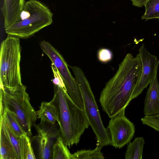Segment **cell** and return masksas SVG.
<instances>
[{
  "label": "cell",
  "instance_id": "6da1fadb",
  "mask_svg": "<svg viewBox=\"0 0 159 159\" xmlns=\"http://www.w3.org/2000/svg\"><path fill=\"white\" fill-rule=\"evenodd\" d=\"M141 62L139 54L127 53L119 64L116 74L106 84L101 93L99 102L109 117L126 108L139 80Z\"/></svg>",
  "mask_w": 159,
  "mask_h": 159
},
{
  "label": "cell",
  "instance_id": "7a4b0ae2",
  "mask_svg": "<svg viewBox=\"0 0 159 159\" xmlns=\"http://www.w3.org/2000/svg\"><path fill=\"white\" fill-rule=\"evenodd\" d=\"M51 101L57 109V122L64 144L69 147L77 144L81 135L90 126L84 110L72 100L60 85H55L54 95Z\"/></svg>",
  "mask_w": 159,
  "mask_h": 159
},
{
  "label": "cell",
  "instance_id": "3957f363",
  "mask_svg": "<svg viewBox=\"0 0 159 159\" xmlns=\"http://www.w3.org/2000/svg\"><path fill=\"white\" fill-rule=\"evenodd\" d=\"M53 13L45 4L37 0H29L16 20L5 28L9 35L26 38L53 22Z\"/></svg>",
  "mask_w": 159,
  "mask_h": 159
},
{
  "label": "cell",
  "instance_id": "277c9868",
  "mask_svg": "<svg viewBox=\"0 0 159 159\" xmlns=\"http://www.w3.org/2000/svg\"><path fill=\"white\" fill-rule=\"evenodd\" d=\"M73 72L80 91L84 110L89 125L95 134L98 145L101 148L111 144V137L107 128L103 125L94 96L88 79L79 67L69 66Z\"/></svg>",
  "mask_w": 159,
  "mask_h": 159
},
{
  "label": "cell",
  "instance_id": "5b68a950",
  "mask_svg": "<svg viewBox=\"0 0 159 159\" xmlns=\"http://www.w3.org/2000/svg\"><path fill=\"white\" fill-rule=\"evenodd\" d=\"M23 84L13 89L0 88V112L7 109L16 116L27 135H32L31 128L37 116Z\"/></svg>",
  "mask_w": 159,
  "mask_h": 159
},
{
  "label": "cell",
  "instance_id": "8992f818",
  "mask_svg": "<svg viewBox=\"0 0 159 159\" xmlns=\"http://www.w3.org/2000/svg\"><path fill=\"white\" fill-rule=\"evenodd\" d=\"M19 38L8 35L1 43L0 50L1 88L13 89L23 84L20 72L21 47Z\"/></svg>",
  "mask_w": 159,
  "mask_h": 159
},
{
  "label": "cell",
  "instance_id": "52a82bcc",
  "mask_svg": "<svg viewBox=\"0 0 159 159\" xmlns=\"http://www.w3.org/2000/svg\"><path fill=\"white\" fill-rule=\"evenodd\" d=\"M40 45L41 49L50 59L58 72L68 95L79 107L84 109L80 91L75 78L71 74L62 55L47 41H43L40 42Z\"/></svg>",
  "mask_w": 159,
  "mask_h": 159
},
{
  "label": "cell",
  "instance_id": "ba28073f",
  "mask_svg": "<svg viewBox=\"0 0 159 159\" xmlns=\"http://www.w3.org/2000/svg\"><path fill=\"white\" fill-rule=\"evenodd\" d=\"M125 108L111 118L107 126L110 135L111 145L121 148L129 143L135 133V126L125 115Z\"/></svg>",
  "mask_w": 159,
  "mask_h": 159
},
{
  "label": "cell",
  "instance_id": "9c48e42d",
  "mask_svg": "<svg viewBox=\"0 0 159 159\" xmlns=\"http://www.w3.org/2000/svg\"><path fill=\"white\" fill-rule=\"evenodd\" d=\"M34 125L38 134L33 139L37 144L39 158L52 159L53 145L61 136L60 128L55 124L42 121Z\"/></svg>",
  "mask_w": 159,
  "mask_h": 159
},
{
  "label": "cell",
  "instance_id": "30bf717a",
  "mask_svg": "<svg viewBox=\"0 0 159 159\" xmlns=\"http://www.w3.org/2000/svg\"><path fill=\"white\" fill-rule=\"evenodd\" d=\"M142 65L141 75L132 94L131 100L136 98L150 84L151 80L157 73L159 60L154 55L147 50L144 43L139 50Z\"/></svg>",
  "mask_w": 159,
  "mask_h": 159
},
{
  "label": "cell",
  "instance_id": "8fae6325",
  "mask_svg": "<svg viewBox=\"0 0 159 159\" xmlns=\"http://www.w3.org/2000/svg\"><path fill=\"white\" fill-rule=\"evenodd\" d=\"M0 130L3 132L13 146L18 159H25V151L28 139L27 135L17 136L11 129L2 115H0Z\"/></svg>",
  "mask_w": 159,
  "mask_h": 159
},
{
  "label": "cell",
  "instance_id": "7c38bea8",
  "mask_svg": "<svg viewBox=\"0 0 159 159\" xmlns=\"http://www.w3.org/2000/svg\"><path fill=\"white\" fill-rule=\"evenodd\" d=\"M143 113L147 116L159 114V84L157 73L149 84L144 101Z\"/></svg>",
  "mask_w": 159,
  "mask_h": 159
},
{
  "label": "cell",
  "instance_id": "4fadbf2b",
  "mask_svg": "<svg viewBox=\"0 0 159 159\" xmlns=\"http://www.w3.org/2000/svg\"><path fill=\"white\" fill-rule=\"evenodd\" d=\"M25 0H3L2 8L4 29L13 23L22 10Z\"/></svg>",
  "mask_w": 159,
  "mask_h": 159
},
{
  "label": "cell",
  "instance_id": "5bb4252c",
  "mask_svg": "<svg viewBox=\"0 0 159 159\" xmlns=\"http://www.w3.org/2000/svg\"><path fill=\"white\" fill-rule=\"evenodd\" d=\"M36 113L37 118L40 119L41 121L52 124H55L57 121V109L51 101L49 102L43 101Z\"/></svg>",
  "mask_w": 159,
  "mask_h": 159
},
{
  "label": "cell",
  "instance_id": "9a60e30c",
  "mask_svg": "<svg viewBox=\"0 0 159 159\" xmlns=\"http://www.w3.org/2000/svg\"><path fill=\"white\" fill-rule=\"evenodd\" d=\"M145 141L142 137H138L128 145L125 154V159H142Z\"/></svg>",
  "mask_w": 159,
  "mask_h": 159
},
{
  "label": "cell",
  "instance_id": "2e32d148",
  "mask_svg": "<svg viewBox=\"0 0 159 159\" xmlns=\"http://www.w3.org/2000/svg\"><path fill=\"white\" fill-rule=\"evenodd\" d=\"M0 159H18L15 151L2 130L0 134Z\"/></svg>",
  "mask_w": 159,
  "mask_h": 159
},
{
  "label": "cell",
  "instance_id": "e0dca14e",
  "mask_svg": "<svg viewBox=\"0 0 159 159\" xmlns=\"http://www.w3.org/2000/svg\"><path fill=\"white\" fill-rule=\"evenodd\" d=\"M0 115L3 116L11 129L17 136L21 137L27 135L17 118L13 112L5 109L0 112Z\"/></svg>",
  "mask_w": 159,
  "mask_h": 159
},
{
  "label": "cell",
  "instance_id": "ac0fdd59",
  "mask_svg": "<svg viewBox=\"0 0 159 159\" xmlns=\"http://www.w3.org/2000/svg\"><path fill=\"white\" fill-rule=\"evenodd\" d=\"M102 148L97 145L93 150H82L73 154L70 159H103V154L101 151Z\"/></svg>",
  "mask_w": 159,
  "mask_h": 159
},
{
  "label": "cell",
  "instance_id": "d6986e66",
  "mask_svg": "<svg viewBox=\"0 0 159 159\" xmlns=\"http://www.w3.org/2000/svg\"><path fill=\"white\" fill-rule=\"evenodd\" d=\"M71 155L60 136L53 145L52 159H70Z\"/></svg>",
  "mask_w": 159,
  "mask_h": 159
},
{
  "label": "cell",
  "instance_id": "ffe728a7",
  "mask_svg": "<svg viewBox=\"0 0 159 159\" xmlns=\"http://www.w3.org/2000/svg\"><path fill=\"white\" fill-rule=\"evenodd\" d=\"M144 6L145 11L141 19L147 21L154 18L159 19V0H149Z\"/></svg>",
  "mask_w": 159,
  "mask_h": 159
},
{
  "label": "cell",
  "instance_id": "44dd1931",
  "mask_svg": "<svg viewBox=\"0 0 159 159\" xmlns=\"http://www.w3.org/2000/svg\"><path fill=\"white\" fill-rule=\"evenodd\" d=\"M142 123L159 132V114L152 116H145L141 119Z\"/></svg>",
  "mask_w": 159,
  "mask_h": 159
},
{
  "label": "cell",
  "instance_id": "7402d4cb",
  "mask_svg": "<svg viewBox=\"0 0 159 159\" xmlns=\"http://www.w3.org/2000/svg\"><path fill=\"white\" fill-rule=\"evenodd\" d=\"M98 57L99 61L101 62L106 63L112 60L113 54L109 49L102 48L100 49L98 52Z\"/></svg>",
  "mask_w": 159,
  "mask_h": 159
},
{
  "label": "cell",
  "instance_id": "603a6c76",
  "mask_svg": "<svg viewBox=\"0 0 159 159\" xmlns=\"http://www.w3.org/2000/svg\"><path fill=\"white\" fill-rule=\"evenodd\" d=\"M36 158L31 146L30 139L29 138L26 149L25 159H34Z\"/></svg>",
  "mask_w": 159,
  "mask_h": 159
},
{
  "label": "cell",
  "instance_id": "cb8c5ba5",
  "mask_svg": "<svg viewBox=\"0 0 159 159\" xmlns=\"http://www.w3.org/2000/svg\"><path fill=\"white\" fill-rule=\"evenodd\" d=\"M149 0H131L132 5L134 6L141 7L144 6Z\"/></svg>",
  "mask_w": 159,
  "mask_h": 159
}]
</instances>
